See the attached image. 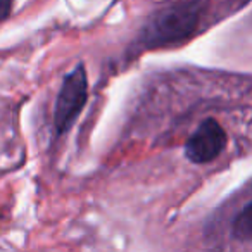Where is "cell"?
Segmentation results:
<instances>
[{
	"mask_svg": "<svg viewBox=\"0 0 252 252\" xmlns=\"http://www.w3.org/2000/svg\"><path fill=\"white\" fill-rule=\"evenodd\" d=\"M204 7V0H180L162 7L142 30V45L158 49L187 42L199 30Z\"/></svg>",
	"mask_w": 252,
	"mask_h": 252,
	"instance_id": "obj_1",
	"label": "cell"
},
{
	"mask_svg": "<svg viewBox=\"0 0 252 252\" xmlns=\"http://www.w3.org/2000/svg\"><path fill=\"white\" fill-rule=\"evenodd\" d=\"M88 97V78L83 64H78L61 85L54 105V128L57 135H64L71 130Z\"/></svg>",
	"mask_w": 252,
	"mask_h": 252,
	"instance_id": "obj_2",
	"label": "cell"
},
{
	"mask_svg": "<svg viewBox=\"0 0 252 252\" xmlns=\"http://www.w3.org/2000/svg\"><path fill=\"white\" fill-rule=\"evenodd\" d=\"M230 144L226 128L216 118H206L193 128L183 144V156L195 166L216 161Z\"/></svg>",
	"mask_w": 252,
	"mask_h": 252,
	"instance_id": "obj_3",
	"label": "cell"
},
{
	"mask_svg": "<svg viewBox=\"0 0 252 252\" xmlns=\"http://www.w3.org/2000/svg\"><path fill=\"white\" fill-rule=\"evenodd\" d=\"M228 233L233 242L252 244V195L231 216Z\"/></svg>",
	"mask_w": 252,
	"mask_h": 252,
	"instance_id": "obj_4",
	"label": "cell"
},
{
	"mask_svg": "<svg viewBox=\"0 0 252 252\" xmlns=\"http://www.w3.org/2000/svg\"><path fill=\"white\" fill-rule=\"evenodd\" d=\"M11 7H12V0H2V14H0V18L4 19V21L11 14Z\"/></svg>",
	"mask_w": 252,
	"mask_h": 252,
	"instance_id": "obj_5",
	"label": "cell"
}]
</instances>
